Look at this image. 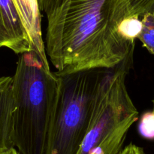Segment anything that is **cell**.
Returning a JSON list of instances; mask_svg holds the SVG:
<instances>
[{"instance_id":"cell-1","label":"cell","mask_w":154,"mask_h":154,"mask_svg":"<svg viewBox=\"0 0 154 154\" xmlns=\"http://www.w3.org/2000/svg\"><path fill=\"white\" fill-rule=\"evenodd\" d=\"M128 0H69L48 21L45 48L60 72L114 69L133 55L135 42L119 32Z\"/></svg>"},{"instance_id":"cell-2","label":"cell","mask_w":154,"mask_h":154,"mask_svg":"<svg viewBox=\"0 0 154 154\" xmlns=\"http://www.w3.org/2000/svg\"><path fill=\"white\" fill-rule=\"evenodd\" d=\"M13 78L14 146L20 154H45L59 79L34 51L20 54Z\"/></svg>"},{"instance_id":"cell-3","label":"cell","mask_w":154,"mask_h":154,"mask_svg":"<svg viewBox=\"0 0 154 154\" xmlns=\"http://www.w3.org/2000/svg\"><path fill=\"white\" fill-rule=\"evenodd\" d=\"M113 70L56 72L58 91L45 154H77L88 131L101 91Z\"/></svg>"},{"instance_id":"cell-4","label":"cell","mask_w":154,"mask_h":154,"mask_svg":"<svg viewBox=\"0 0 154 154\" xmlns=\"http://www.w3.org/2000/svg\"><path fill=\"white\" fill-rule=\"evenodd\" d=\"M132 57L133 55L126 58L114 69L105 82L96 102L88 131L77 154H89L125 121L138 116L126 85Z\"/></svg>"},{"instance_id":"cell-5","label":"cell","mask_w":154,"mask_h":154,"mask_svg":"<svg viewBox=\"0 0 154 154\" xmlns=\"http://www.w3.org/2000/svg\"><path fill=\"white\" fill-rule=\"evenodd\" d=\"M15 54L33 51L23 21L13 0H0V48Z\"/></svg>"},{"instance_id":"cell-6","label":"cell","mask_w":154,"mask_h":154,"mask_svg":"<svg viewBox=\"0 0 154 154\" xmlns=\"http://www.w3.org/2000/svg\"><path fill=\"white\" fill-rule=\"evenodd\" d=\"M23 21L29 36L33 51L49 64L45 42L42 37V11L38 0H13Z\"/></svg>"},{"instance_id":"cell-7","label":"cell","mask_w":154,"mask_h":154,"mask_svg":"<svg viewBox=\"0 0 154 154\" xmlns=\"http://www.w3.org/2000/svg\"><path fill=\"white\" fill-rule=\"evenodd\" d=\"M12 76L0 77V153L14 147L13 116L14 101Z\"/></svg>"},{"instance_id":"cell-8","label":"cell","mask_w":154,"mask_h":154,"mask_svg":"<svg viewBox=\"0 0 154 154\" xmlns=\"http://www.w3.org/2000/svg\"><path fill=\"white\" fill-rule=\"evenodd\" d=\"M138 119V116L130 117L93 148L89 154H119L123 149L129 130Z\"/></svg>"},{"instance_id":"cell-9","label":"cell","mask_w":154,"mask_h":154,"mask_svg":"<svg viewBox=\"0 0 154 154\" xmlns=\"http://www.w3.org/2000/svg\"><path fill=\"white\" fill-rule=\"evenodd\" d=\"M142 30V21L138 16H128L122 21L119 27L120 35L131 42H135Z\"/></svg>"},{"instance_id":"cell-10","label":"cell","mask_w":154,"mask_h":154,"mask_svg":"<svg viewBox=\"0 0 154 154\" xmlns=\"http://www.w3.org/2000/svg\"><path fill=\"white\" fill-rule=\"evenodd\" d=\"M141 19L142 30L138 39L149 52L154 55V15L146 14L141 17Z\"/></svg>"},{"instance_id":"cell-11","label":"cell","mask_w":154,"mask_h":154,"mask_svg":"<svg viewBox=\"0 0 154 154\" xmlns=\"http://www.w3.org/2000/svg\"><path fill=\"white\" fill-rule=\"evenodd\" d=\"M130 16L141 18L146 14L154 15V0H128Z\"/></svg>"},{"instance_id":"cell-12","label":"cell","mask_w":154,"mask_h":154,"mask_svg":"<svg viewBox=\"0 0 154 154\" xmlns=\"http://www.w3.org/2000/svg\"><path fill=\"white\" fill-rule=\"evenodd\" d=\"M138 131L144 138L154 140V110L144 113L138 123Z\"/></svg>"},{"instance_id":"cell-13","label":"cell","mask_w":154,"mask_h":154,"mask_svg":"<svg viewBox=\"0 0 154 154\" xmlns=\"http://www.w3.org/2000/svg\"><path fill=\"white\" fill-rule=\"evenodd\" d=\"M69 0H38L40 9L45 14L48 21L53 19Z\"/></svg>"},{"instance_id":"cell-14","label":"cell","mask_w":154,"mask_h":154,"mask_svg":"<svg viewBox=\"0 0 154 154\" xmlns=\"http://www.w3.org/2000/svg\"><path fill=\"white\" fill-rule=\"evenodd\" d=\"M119 154H144V152L140 146L134 143H129L126 147L122 149Z\"/></svg>"},{"instance_id":"cell-15","label":"cell","mask_w":154,"mask_h":154,"mask_svg":"<svg viewBox=\"0 0 154 154\" xmlns=\"http://www.w3.org/2000/svg\"><path fill=\"white\" fill-rule=\"evenodd\" d=\"M1 154H20L19 152L17 150V149H15L14 147L11 148V149H8V150L5 151V152H2Z\"/></svg>"},{"instance_id":"cell-16","label":"cell","mask_w":154,"mask_h":154,"mask_svg":"<svg viewBox=\"0 0 154 154\" xmlns=\"http://www.w3.org/2000/svg\"><path fill=\"white\" fill-rule=\"evenodd\" d=\"M153 110H154V100H153Z\"/></svg>"},{"instance_id":"cell-17","label":"cell","mask_w":154,"mask_h":154,"mask_svg":"<svg viewBox=\"0 0 154 154\" xmlns=\"http://www.w3.org/2000/svg\"><path fill=\"white\" fill-rule=\"evenodd\" d=\"M0 154H1V153H0Z\"/></svg>"}]
</instances>
